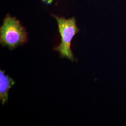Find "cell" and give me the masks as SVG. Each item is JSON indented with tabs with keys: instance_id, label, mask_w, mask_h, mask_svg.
I'll return each mask as SVG.
<instances>
[{
	"instance_id": "obj_1",
	"label": "cell",
	"mask_w": 126,
	"mask_h": 126,
	"mask_svg": "<svg viewBox=\"0 0 126 126\" xmlns=\"http://www.w3.org/2000/svg\"><path fill=\"white\" fill-rule=\"evenodd\" d=\"M28 41L25 29L17 19L9 15L5 18L0 28V43L13 50Z\"/></svg>"
},
{
	"instance_id": "obj_2",
	"label": "cell",
	"mask_w": 126,
	"mask_h": 126,
	"mask_svg": "<svg viewBox=\"0 0 126 126\" xmlns=\"http://www.w3.org/2000/svg\"><path fill=\"white\" fill-rule=\"evenodd\" d=\"M59 27V32L61 37L60 45L54 48V50L60 54V57L67 58L72 62L77 60L74 57L71 48V42L73 37L79 32L74 17L69 19L54 16Z\"/></svg>"
},
{
	"instance_id": "obj_3",
	"label": "cell",
	"mask_w": 126,
	"mask_h": 126,
	"mask_svg": "<svg viewBox=\"0 0 126 126\" xmlns=\"http://www.w3.org/2000/svg\"><path fill=\"white\" fill-rule=\"evenodd\" d=\"M15 83L12 79L5 74L4 71L0 70V100L2 105L7 102L9 91Z\"/></svg>"
}]
</instances>
